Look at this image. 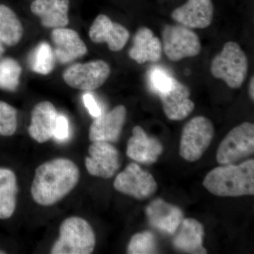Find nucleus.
I'll list each match as a JSON object with an SVG mask.
<instances>
[{
	"instance_id": "obj_1",
	"label": "nucleus",
	"mask_w": 254,
	"mask_h": 254,
	"mask_svg": "<svg viewBox=\"0 0 254 254\" xmlns=\"http://www.w3.org/2000/svg\"><path fill=\"white\" fill-rule=\"evenodd\" d=\"M79 179V169L69 159L46 162L36 170L31 188L33 199L42 206L56 204L76 187Z\"/></svg>"
},
{
	"instance_id": "obj_2",
	"label": "nucleus",
	"mask_w": 254,
	"mask_h": 254,
	"mask_svg": "<svg viewBox=\"0 0 254 254\" xmlns=\"http://www.w3.org/2000/svg\"><path fill=\"white\" fill-rule=\"evenodd\" d=\"M212 194L220 197H239L254 194V160L239 165L230 164L214 168L203 182Z\"/></svg>"
},
{
	"instance_id": "obj_3",
	"label": "nucleus",
	"mask_w": 254,
	"mask_h": 254,
	"mask_svg": "<svg viewBox=\"0 0 254 254\" xmlns=\"http://www.w3.org/2000/svg\"><path fill=\"white\" fill-rule=\"evenodd\" d=\"M96 239L93 228L84 219L73 216L65 219L60 227V237L53 245L52 254H90Z\"/></svg>"
},
{
	"instance_id": "obj_4",
	"label": "nucleus",
	"mask_w": 254,
	"mask_h": 254,
	"mask_svg": "<svg viewBox=\"0 0 254 254\" xmlns=\"http://www.w3.org/2000/svg\"><path fill=\"white\" fill-rule=\"evenodd\" d=\"M248 60L240 45L229 41L220 53L214 57L210 73L214 78L221 79L232 89H237L245 82L248 73Z\"/></svg>"
},
{
	"instance_id": "obj_5",
	"label": "nucleus",
	"mask_w": 254,
	"mask_h": 254,
	"mask_svg": "<svg viewBox=\"0 0 254 254\" xmlns=\"http://www.w3.org/2000/svg\"><path fill=\"white\" fill-rule=\"evenodd\" d=\"M214 136L213 123L203 116L188 122L182 130L180 155L189 162L199 160L210 146Z\"/></svg>"
},
{
	"instance_id": "obj_6",
	"label": "nucleus",
	"mask_w": 254,
	"mask_h": 254,
	"mask_svg": "<svg viewBox=\"0 0 254 254\" xmlns=\"http://www.w3.org/2000/svg\"><path fill=\"white\" fill-rule=\"evenodd\" d=\"M162 46L170 61L178 62L200 54L199 37L190 28L182 25H167L162 31Z\"/></svg>"
},
{
	"instance_id": "obj_7",
	"label": "nucleus",
	"mask_w": 254,
	"mask_h": 254,
	"mask_svg": "<svg viewBox=\"0 0 254 254\" xmlns=\"http://www.w3.org/2000/svg\"><path fill=\"white\" fill-rule=\"evenodd\" d=\"M254 125L247 123L232 128L219 145L216 160L221 165L235 164L239 160L253 155Z\"/></svg>"
},
{
	"instance_id": "obj_8",
	"label": "nucleus",
	"mask_w": 254,
	"mask_h": 254,
	"mask_svg": "<svg viewBox=\"0 0 254 254\" xmlns=\"http://www.w3.org/2000/svg\"><path fill=\"white\" fill-rule=\"evenodd\" d=\"M111 68L104 60L70 65L63 74L64 81L71 88L92 91L103 86L109 78Z\"/></svg>"
},
{
	"instance_id": "obj_9",
	"label": "nucleus",
	"mask_w": 254,
	"mask_h": 254,
	"mask_svg": "<svg viewBox=\"0 0 254 254\" xmlns=\"http://www.w3.org/2000/svg\"><path fill=\"white\" fill-rule=\"evenodd\" d=\"M114 187L124 194L145 200L154 194L158 185L151 174L142 170L136 163H132L116 177Z\"/></svg>"
},
{
	"instance_id": "obj_10",
	"label": "nucleus",
	"mask_w": 254,
	"mask_h": 254,
	"mask_svg": "<svg viewBox=\"0 0 254 254\" xmlns=\"http://www.w3.org/2000/svg\"><path fill=\"white\" fill-rule=\"evenodd\" d=\"M88 154L89 156L85 159V165L92 176L112 178L121 166L120 153L108 142H92Z\"/></svg>"
},
{
	"instance_id": "obj_11",
	"label": "nucleus",
	"mask_w": 254,
	"mask_h": 254,
	"mask_svg": "<svg viewBox=\"0 0 254 254\" xmlns=\"http://www.w3.org/2000/svg\"><path fill=\"white\" fill-rule=\"evenodd\" d=\"M165 116L173 121H181L190 116L195 104L190 99V88L173 77L168 91L159 93Z\"/></svg>"
},
{
	"instance_id": "obj_12",
	"label": "nucleus",
	"mask_w": 254,
	"mask_h": 254,
	"mask_svg": "<svg viewBox=\"0 0 254 254\" xmlns=\"http://www.w3.org/2000/svg\"><path fill=\"white\" fill-rule=\"evenodd\" d=\"M127 114L126 108L122 105L115 107L109 113L101 114L90 127V141L108 143L118 141L126 123Z\"/></svg>"
},
{
	"instance_id": "obj_13",
	"label": "nucleus",
	"mask_w": 254,
	"mask_h": 254,
	"mask_svg": "<svg viewBox=\"0 0 254 254\" xmlns=\"http://www.w3.org/2000/svg\"><path fill=\"white\" fill-rule=\"evenodd\" d=\"M90 39L94 43H106L113 52L123 49L129 39L130 33L123 25L115 23L105 14L95 18L89 29Z\"/></svg>"
},
{
	"instance_id": "obj_14",
	"label": "nucleus",
	"mask_w": 254,
	"mask_h": 254,
	"mask_svg": "<svg viewBox=\"0 0 254 254\" xmlns=\"http://www.w3.org/2000/svg\"><path fill=\"white\" fill-rule=\"evenodd\" d=\"M214 6L212 0H188L172 12L174 21L189 28H208L213 21Z\"/></svg>"
},
{
	"instance_id": "obj_15",
	"label": "nucleus",
	"mask_w": 254,
	"mask_h": 254,
	"mask_svg": "<svg viewBox=\"0 0 254 254\" xmlns=\"http://www.w3.org/2000/svg\"><path fill=\"white\" fill-rule=\"evenodd\" d=\"M54 55L61 64L72 63L88 53L87 46L79 35L71 28H54L51 33Z\"/></svg>"
},
{
	"instance_id": "obj_16",
	"label": "nucleus",
	"mask_w": 254,
	"mask_h": 254,
	"mask_svg": "<svg viewBox=\"0 0 254 254\" xmlns=\"http://www.w3.org/2000/svg\"><path fill=\"white\" fill-rule=\"evenodd\" d=\"M145 214L152 227L168 235H174L183 220L181 209L158 198L145 209Z\"/></svg>"
},
{
	"instance_id": "obj_17",
	"label": "nucleus",
	"mask_w": 254,
	"mask_h": 254,
	"mask_svg": "<svg viewBox=\"0 0 254 254\" xmlns=\"http://www.w3.org/2000/svg\"><path fill=\"white\" fill-rule=\"evenodd\" d=\"M163 147L157 138L148 136L141 127L136 126L127 143V155L142 164L154 163L163 153Z\"/></svg>"
},
{
	"instance_id": "obj_18",
	"label": "nucleus",
	"mask_w": 254,
	"mask_h": 254,
	"mask_svg": "<svg viewBox=\"0 0 254 254\" xmlns=\"http://www.w3.org/2000/svg\"><path fill=\"white\" fill-rule=\"evenodd\" d=\"M59 113L53 103L43 101L33 108L28 133L39 143H46L53 138L57 118Z\"/></svg>"
},
{
	"instance_id": "obj_19",
	"label": "nucleus",
	"mask_w": 254,
	"mask_h": 254,
	"mask_svg": "<svg viewBox=\"0 0 254 254\" xmlns=\"http://www.w3.org/2000/svg\"><path fill=\"white\" fill-rule=\"evenodd\" d=\"M163 46L158 37L147 27L138 28L133 38V46L128 50V56L139 64L150 62L158 63L162 58Z\"/></svg>"
},
{
	"instance_id": "obj_20",
	"label": "nucleus",
	"mask_w": 254,
	"mask_h": 254,
	"mask_svg": "<svg viewBox=\"0 0 254 254\" xmlns=\"http://www.w3.org/2000/svg\"><path fill=\"white\" fill-rule=\"evenodd\" d=\"M69 4V0H34L31 10L40 18L44 27L64 28L68 24Z\"/></svg>"
},
{
	"instance_id": "obj_21",
	"label": "nucleus",
	"mask_w": 254,
	"mask_h": 254,
	"mask_svg": "<svg viewBox=\"0 0 254 254\" xmlns=\"http://www.w3.org/2000/svg\"><path fill=\"white\" fill-rule=\"evenodd\" d=\"M178 232L173 240V245L177 250L188 254H207L203 247L204 227L193 218L182 220Z\"/></svg>"
},
{
	"instance_id": "obj_22",
	"label": "nucleus",
	"mask_w": 254,
	"mask_h": 254,
	"mask_svg": "<svg viewBox=\"0 0 254 254\" xmlns=\"http://www.w3.org/2000/svg\"><path fill=\"white\" fill-rule=\"evenodd\" d=\"M18 191L17 179L10 169L0 168V219L6 220L14 215Z\"/></svg>"
},
{
	"instance_id": "obj_23",
	"label": "nucleus",
	"mask_w": 254,
	"mask_h": 254,
	"mask_svg": "<svg viewBox=\"0 0 254 254\" xmlns=\"http://www.w3.org/2000/svg\"><path fill=\"white\" fill-rule=\"evenodd\" d=\"M23 35L22 23L9 6L0 4V42L6 46H16Z\"/></svg>"
},
{
	"instance_id": "obj_24",
	"label": "nucleus",
	"mask_w": 254,
	"mask_h": 254,
	"mask_svg": "<svg viewBox=\"0 0 254 254\" xmlns=\"http://www.w3.org/2000/svg\"><path fill=\"white\" fill-rule=\"evenodd\" d=\"M29 64L33 72L48 75L52 72L55 65L54 53L49 43L41 42L31 52Z\"/></svg>"
},
{
	"instance_id": "obj_25",
	"label": "nucleus",
	"mask_w": 254,
	"mask_h": 254,
	"mask_svg": "<svg viewBox=\"0 0 254 254\" xmlns=\"http://www.w3.org/2000/svg\"><path fill=\"white\" fill-rule=\"evenodd\" d=\"M21 65L16 60L5 58L0 60V89L15 91L19 85Z\"/></svg>"
},
{
	"instance_id": "obj_26",
	"label": "nucleus",
	"mask_w": 254,
	"mask_h": 254,
	"mask_svg": "<svg viewBox=\"0 0 254 254\" xmlns=\"http://www.w3.org/2000/svg\"><path fill=\"white\" fill-rule=\"evenodd\" d=\"M156 252V239L149 231L135 234L127 247V254H148Z\"/></svg>"
},
{
	"instance_id": "obj_27",
	"label": "nucleus",
	"mask_w": 254,
	"mask_h": 254,
	"mask_svg": "<svg viewBox=\"0 0 254 254\" xmlns=\"http://www.w3.org/2000/svg\"><path fill=\"white\" fill-rule=\"evenodd\" d=\"M18 112L9 103L0 100V136H11L18 127Z\"/></svg>"
},
{
	"instance_id": "obj_28",
	"label": "nucleus",
	"mask_w": 254,
	"mask_h": 254,
	"mask_svg": "<svg viewBox=\"0 0 254 254\" xmlns=\"http://www.w3.org/2000/svg\"><path fill=\"white\" fill-rule=\"evenodd\" d=\"M151 83L158 93L168 91L172 85L173 77L160 69H155L150 76Z\"/></svg>"
},
{
	"instance_id": "obj_29",
	"label": "nucleus",
	"mask_w": 254,
	"mask_h": 254,
	"mask_svg": "<svg viewBox=\"0 0 254 254\" xmlns=\"http://www.w3.org/2000/svg\"><path fill=\"white\" fill-rule=\"evenodd\" d=\"M69 124L68 119L63 115H58L53 138L59 141H64L69 137Z\"/></svg>"
},
{
	"instance_id": "obj_30",
	"label": "nucleus",
	"mask_w": 254,
	"mask_h": 254,
	"mask_svg": "<svg viewBox=\"0 0 254 254\" xmlns=\"http://www.w3.org/2000/svg\"><path fill=\"white\" fill-rule=\"evenodd\" d=\"M83 101L90 115L96 118L102 114L101 109L95 100L94 97L91 93H85L83 95Z\"/></svg>"
},
{
	"instance_id": "obj_31",
	"label": "nucleus",
	"mask_w": 254,
	"mask_h": 254,
	"mask_svg": "<svg viewBox=\"0 0 254 254\" xmlns=\"http://www.w3.org/2000/svg\"><path fill=\"white\" fill-rule=\"evenodd\" d=\"M249 93H250V96L251 100L252 101L254 100V76H252L251 78L250 82V86H249Z\"/></svg>"
},
{
	"instance_id": "obj_32",
	"label": "nucleus",
	"mask_w": 254,
	"mask_h": 254,
	"mask_svg": "<svg viewBox=\"0 0 254 254\" xmlns=\"http://www.w3.org/2000/svg\"><path fill=\"white\" fill-rule=\"evenodd\" d=\"M4 51L5 50L4 46H3L2 43L0 42V58H1V57L3 56V55H4Z\"/></svg>"
},
{
	"instance_id": "obj_33",
	"label": "nucleus",
	"mask_w": 254,
	"mask_h": 254,
	"mask_svg": "<svg viewBox=\"0 0 254 254\" xmlns=\"http://www.w3.org/2000/svg\"><path fill=\"white\" fill-rule=\"evenodd\" d=\"M6 254V252H4V251L0 250V254Z\"/></svg>"
}]
</instances>
